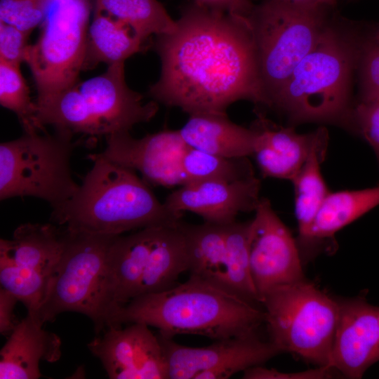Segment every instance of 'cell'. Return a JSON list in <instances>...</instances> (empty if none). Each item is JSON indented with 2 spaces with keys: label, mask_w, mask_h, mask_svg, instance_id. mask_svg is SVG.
Returning a JSON list of instances; mask_svg holds the SVG:
<instances>
[{
  "label": "cell",
  "mask_w": 379,
  "mask_h": 379,
  "mask_svg": "<svg viewBox=\"0 0 379 379\" xmlns=\"http://www.w3.org/2000/svg\"><path fill=\"white\" fill-rule=\"evenodd\" d=\"M176 23L157 36L161 74L149 89L156 101L189 115L227 114L240 100L270 107L248 18L194 3Z\"/></svg>",
  "instance_id": "6da1fadb"
},
{
  "label": "cell",
  "mask_w": 379,
  "mask_h": 379,
  "mask_svg": "<svg viewBox=\"0 0 379 379\" xmlns=\"http://www.w3.org/2000/svg\"><path fill=\"white\" fill-rule=\"evenodd\" d=\"M321 3L326 6H332L335 5L338 0H320Z\"/></svg>",
  "instance_id": "f35d334b"
},
{
  "label": "cell",
  "mask_w": 379,
  "mask_h": 379,
  "mask_svg": "<svg viewBox=\"0 0 379 379\" xmlns=\"http://www.w3.org/2000/svg\"><path fill=\"white\" fill-rule=\"evenodd\" d=\"M360 60L361 98L379 97V41L363 46Z\"/></svg>",
  "instance_id": "d6a6232c"
},
{
  "label": "cell",
  "mask_w": 379,
  "mask_h": 379,
  "mask_svg": "<svg viewBox=\"0 0 379 379\" xmlns=\"http://www.w3.org/2000/svg\"><path fill=\"white\" fill-rule=\"evenodd\" d=\"M328 140L326 134L317 142L302 168L291 180L294 188L298 243L305 237L319 209L330 192L321 171Z\"/></svg>",
  "instance_id": "cb8c5ba5"
},
{
  "label": "cell",
  "mask_w": 379,
  "mask_h": 379,
  "mask_svg": "<svg viewBox=\"0 0 379 379\" xmlns=\"http://www.w3.org/2000/svg\"><path fill=\"white\" fill-rule=\"evenodd\" d=\"M157 335L168 363V379H227L282 353L271 340H262L257 331L198 347Z\"/></svg>",
  "instance_id": "8fae6325"
},
{
  "label": "cell",
  "mask_w": 379,
  "mask_h": 379,
  "mask_svg": "<svg viewBox=\"0 0 379 379\" xmlns=\"http://www.w3.org/2000/svg\"><path fill=\"white\" fill-rule=\"evenodd\" d=\"M327 7L265 0L255 6L248 15L260 77L270 107L273 96L317 43L328 24Z\"/></svg>",
  "instance_id": "9c48e42d"
},
{
  "label": "cell",
  "mask_w": 379,
  "mask_h": 379,
  "mask_svg": "<svg viewBox=\"0 0 379 379\" xmlns=\"http://www.w3.org/2000/svg\"><path fill=\"white\" fill-rule=\"evenodd\" d=\"M46 0H0V22L27 34L43 22Z\"/></svg>",
  "instance_id": "4dcf8cb0"
},
{
  "label": "cell",
  "mask_w": 379,
  "mask_h": 379,
  "mask_svg": "<svg viewBox=\"0 0 379 379\" xmlns=\"http://www.w3.org/2000/svg\"><path fill=\"white\" fill-rule=\"evenodd\" d=\"M251 220V272L260 303L270 290L305 279L297 242L266 198H260Z\"/></svg>",
  "instance_id": "4fadbf2b"
},
{
  "label": "cell",
  "mask_w": 379,
  "mask_h": 379,
  "mask_svg": "<svg viewBox=\"0 0 379 379\" xmlns=\"http://www.w3.org/2000/svg\"><path fill=\"white\" fill-rule=\"evenodd\" d=\"M132 322L154 326L166 338L188 334L215 340L256 332L265 323V312L226 288L190 276L117 308L107 327Z\"/></svg>",
  "instance_id": "7a4b0ae2"
},
{
  "label": "cell",
  "mask_w": 379,
  "mask_h": 379,
  "mask_svg": "<svg viewBox=\"0 0 379 379\" xmlns=\"http://www.w3.org/2000/svg\"><path fill=\"white\" fill-rule=\"evenodd\" d=\"M251 128L255 133L253 155L264 178L291 180L307 159L312 148L328 132L319 128L309 133H298L268 119L261 112Z\"/></svg>",
  "instance_id": "ac0fdd59"
},
{
  "label": "cell",
  "mask_w": 379,
  "mask_h": 379,
  "mask_svg": "<svg viewBox=\"0 0 379 379\" xmlns=\"http://www.w3.org/2000/svg\"><path fill=\"white\" fill-rule=\"evenodd\" d=\"M72 135L58 129L53 135L25 133L1 143L0 199L33 197L53 208L69 200L79 187L70 167Z\"/></svg>",
  "instance_id": "ba28073f"
},
{
  "label": "cell",
  "mask_w": 379,
  "mask_h": 379,
  "mask_svg": "<svg viewBox=\"0 0 379 379\" xmlns=\"http://www.w3.org/2000/svg\"><path fill=\"white\" fill-rule=\"evenodd\" d=\"M261 305L270 340L317 366H329L339 318L338 298L306 279L267 291Z\"/></svg>",
  "instance_id": "52a82bcc"
},
{
  "label": "cell",
  "mask_w": 379,
  "mask_h": 379,
  "mask_svg": "<svg viewBox=\"0 0 379 379\" xmlns=\"http://www.w3.org/2000/svg\"><path fill=\"white\" fill-rule=\"evenodd\" d=\"M50 278L42 273L0 259L1 287L13 294L34 313L46 296Z\"/></svg>",
  "instance_id": "f546056e"
},
{
  "label": "cell",
  "mask_w": 379,
  "mask_h": 379,
  "mask_svg": "<svg viewBox=\"0 0 379 379\" xmlns=\"http://www.w3.org/2000/svg\"><path fill=\"white\" fill-rule=\"evenodd\" d=\"M339 318L329 366L347 378H361L379 361V307L363 298H338Z\"/></svg>",
  "instance_id": "2e32d148"
},
{
  "label": "cell",
  "mask_w": 379,
  "mask_h": 379,
  "mask_svg": "<svg viewBox=\"0 0 379 379\" xmlns=\"http://www.w3.org/2000/svg\"><path fill=\"white\" fill-rule=\"evenodd\" d=\"M142 43L130 27L96 10L88 28L84 65L100 62L109 65L124 62L140 51Z\"/></svg>",
  "instance_id": "d4e9b609"
},
{
  "label": "cell",
  "mask_w": 379,
  "mask_h": 379,
  "mask_svg": "<svg viewBox=\"0 0 379 379\" xmlns=\"http://www.w3.org/2000/svg\"><path fill=\"white\" fill-rule=\"evenodd\" d=\"M227 280L230 291L255 305H261L251 272L249 236L251 220L225 225Z\"/></svg>",
  "instance_id": "4316f807"
},
{
  "label": "cell",
  "mask_w": 379,
  "mask_h": 379,
  "mask_svg": "<svg viewBox=\"0 0 379 379\" xmlns=\"http://www.w3.org/2000/svg\"><path fill=\"white\" fill-rule=\"evenodd\" d=\"M0 104L17 115L25 133L41 131L36 119V104L31 100L20 65L2 60H0Z\"/></svg>",
  "instance_id": "f1b7e54d"
},
{
  "label": "cell",
  "mask_w": 379,
  "mask_h": 379,
  "mask_svg": "<svg viewBox=\"0 0 379 379\" xmlns=\"http://www.w3.org/2000/svg\"><path fill=\"white\" fill-rule=\"evenodd\" d=\"M61 357V340L43 328V324L27 313L20 321L0 352L1 379H38L41 361L53 363Z\"/></svg>",
  "instance_id": "d6986e66"
},
{
  "label": "cell",
  "mask_w": 379,
  "mask_h": 379,
  "mask_svg": "<svg viewBox=\"0 0 379 379\" xmlns=\"http://www.w3.org/2000/svg\"><path fill=\"white\" fill-rule=\"evenodd\" d=\"M189 182L203 180L236 181L255 176L248 157L228 158L189 147L182 159Z\"/></svg>",
  "instance_id": "83f0119b"
},
{
  "label": "cell",
  "mask_w": 379,
  "mask_h": 379,
  "mask_svg": "<svg viewBox=\"0 0 379 379\" xmlns=\"http://www.w3.org/2000/svg\"><path fill=\"white\" fill-rule=\"evenodd\" d=\"M334 370L328 366H317L306 371L284 372L258 365L243 371L244 379H325L332 378Z\"/></svg>",
  "instance_id": "e575fe53"
},
{
  "label": "cell",
  "mask_w": 379,
  "mask_h": 379,
  "mask_svg": "<svg viewBox=\"0 0 379 379\" xmlns=\"http://www.w3.org/2000/svg\"><path fill=\"white\" fill-rule=\"evenodd\" d=\"M180 227L185 238L190 276L229 289L225 225L181 221Z\"/></svg>",
  "instance_id": "603a6c76"
},
{
  "label": "cell",
  "mask_w": 379,
  "mask_h": 379,
  "mask_svg": "<svg viewBox=\"0 0 379 379\" xmlns=\"http://www.w3.org/2000/svg\"><path fill=\"white\" fill-rule=\"evenodd\" d=\"M106 147L100 152L107 158L135 171L153 185L173 187L189 182L182 168V159L190 147L179 130H164L142 138L129 131L105 137Z\"/></svg>",
  "instance_id": "9a60e30c"
},
{
  "label": "cell",
  "mask_w": 379,
  "mask_h": 379,
  "mask_svg": "<svg viewBox=\"0 0 379 379\" xmlns=\"http://www.w3.org/2000/svg\"><path fill=\"white\" fill-rule=\"evenodd\" d=\"M29 34L0 22V60L20 65L25 61Z\"/></svg>",
  "instance_id": "836d02e7"
},
{
  "label": "cell",
  "mask_w": 379,
  "mask_h": 379,
  "mask_svg": "<svg viewBox=\"0 0 379 379\" xmlns=\"http://www.w3.org/2000/svg\"><path fill=\"white\" fill-rule=\"evenodd\" d=\"M361 49L352 37L327 24L273 96L271 107L295 123L350 122L351 79Z\"/></svg>",
  "instance_id": "277c9868"
},
{
  "label": "cell",
  "mask_w": 379,
  "mask_h": 379,
  "mask_svg": "<svg viewBox=\"0 0 379 379\" xmlns=\"http://www.w3.org/2000/svg\"><path fill=\"white\" fill-rule=\"evenodd\" d=\"M88 17V0H46L41 34L25 58L36 86V102L76 86L86 56Z\"/></svg>",
  "instance_id": "30bf717a"
},
{
  "label": "cell",
  "mask_w": 379,
  "mask_h": 379,
  "mask_svg": "<svg viewBox=\"0 0 379 379\" xmlns=\"http://www.w3.org/2000/svg\"><path fill=\"white\" fill-rule=\"evenodd\" d=\"M200 6L247 18L255 5L251 0H194Z\"/></svg>",
  "instance_id": "d590c367"
},
{
  "label": "cell",
  "mask_w": 379,
  "mask_h": 379,
  "mask_svg": "<svg viewBox=\"0 0 379 379\" xmlns=\"http://www.w3.org/2000/svg\"><path fill=\"white\" fill-rule=\"evenodd\" d=\"M77 192L53 208L51 220L72 232L118 236L147 227L176 225L183 213L161 203L136 171L101 153Z\"/></svg>",
  "instance_id": "3957f363"
},
{
  "label": "cell",
  "mask_w": 379,
  "mask_h": 379,
  "mask_svg": "<svg viewBox=\"0 0 379 379\" xmlns=\"http://www.w3.org/2000/svg\"><path fill=\"white\" fill-rule=\"evenodd\" d=\"M350 122L372 147L379 164V97L361 98L352 109Z\"/></svg>",
  "instance_id": "1f68e13d"
},
{
  "label": "cell",
  "mask_w": 379,
  "mask_h": 379,
  "mask_svg": "<svg viewBox=\"0 0 379 379\" xmlns=\"http://www.w3.org/2000/svg\"><path fill=\"white\" fill-rule=\"evenodd\" d=\"M124 67V62L109 65L103 74L77 86L86 135L106 137L129 131L156 115L157 102H145L140 93L127 86Z\"/></svg>",
  "instance_id": "7c38bea8"
},
{
  "label": "cell",
  "mask_w": 379,
  "mask_h": 379,
  "mask_svg": "<svg viewBox=\"0 0 379 379\" xmlns=\"http://www.w3.org/2000/svg\"><path fill=\"white\" fill-rule=\"evenodd\" d=\"M65 246L63 228L53 223H25L11 239H1L0 259L38 271L48 277L55 270Z\"/></svg>",
  "instance_id": "7402d4cb"
},
{
  "label": "cell",
  "mask_w": 379,
  "mask_h": 379,
  "mask_svg": "<svg viewBox=\"0 0 379 379\" xmlns=\"http://www.w3.org/2000/svg\"><path fill=\"white\" fill-rule=\"evenodd\" d=\"M18 302V298L11 293L1 287L0 288V333L9 335L17 324L13 311Z\"/></svg>",
  "instance_id": "8d00e7d4"
},
{
  "label": "cell",
  "mask_w": 379,
  "mask_h": 379,
  "mask_svg": "<svg viewBox=\"0 0 379 379\" xmlns=\"http://www.w3.org/2000/svg\"><path fill=\"white\" fill-rule=\"evenodd\" d=\"M97 9L128 27L143 41L152 34L173 32V20L157 0H95Z\"/></svg>",
  "instance_id": "484cf974"
},
{
  "label": "cell",
  "mask_w": 379,
  "mask_h": 379,
  "mask_svg": "<svg viewBox=\"0 0 379 379\" xmlns=\"http://www.w3.org/2000/svg\"><path fill=\"white\" fill-rule=\"evenodd\" d=\"M281 1L303 7H321L326 6L320 0H280Z\"/></svg>",
  "instance_id": "74e56055"
},
{
  "label": "cell",
  "mask_w": 379,
  "mask_h": 379,
  "mask_svg": "<svg viewBox=\"0 0 379 379\" xmlns=\"http://www.w3.org/2000/svg\"><path fill=\"white\" fill-rule=\"evenodd\" d=\"M181 221L114 237L107 255L108 321L117 308L138 297L173 286L180 274L187 272Z\"/></svg>",
  "instance_id": "5b68a950"
},
{
  "label": "cell",
  "mask_w": 379,
  "mask_h": 379,
  "mask_svg": "<svg viewBox=\"0 0 379 379\" xmlns=\"http://www.w3.org/2000/svg\"><path fill=\"white\" fill-rule=\"evenodd\" d=\"M65 246L46 296L34 316L43 325L65 312L88 317L97 335L107 326L110 306L107 255L114 237L72 232L64 227Z\"/></svg>",
  "instance_id": "8992f818"
},
{
  "label": "cell",
  "mask_w": 379,
  "mask_h": 379,
  "mask_svg": "<svg viewBox=\"0 0 379 379\" xmlns=\"http://www.w3.org/2000/svg\"><path fill=\"white\" fill-rule=\"evenodd\" d=\"M260 187L255 176L231 182H190L171 193L164 203L175 213L190 211L206 222L225 225L236 221L241 213L255 211Z\"/></svg>",
  "instance_id": "e0dca14e"
},
{
  "label": "cell",
  "mask_w": 379,
  "mask_h": 379,
  "mask_svg": "<svg viewBox=\"0 0 379 379\" xmlns=\"http://www.w3.org/2000/svg\"><path fill=\"white\" fill-rule=\"evenodd\" d=\"M373 39L377 40V41H379V28L377 30V32H375V34Z\"/></svg>",
  "instance_id": "ab89813d"
},
{
  "label": "cell",
  "mask_w": 379,
  "mask_h": 379,
  "mask_svg": "<svg viewBox=\"0 0 379 379\" xmlns=\"http://www.w3.org/2000/svg\"><path fill=\"white\" fill-rule=\"evenodd\" d=\"M179 131L188 146L215 155L248 157L254 151V130L232 122L227 114H190Z\"/></svg>",
  "instance_id": "ffe728a7"
},
{
  "label": "cell",
  "mask_w": 379,
  "mask_h": 379,
  "mask_svg": "<svg viewBox=\"0 0 379 379\" xmlns=\"http://www.w3.org/2000/svg\"><path fill=\"white\" fill-rule=\"evenodd\" d=\"M379 205V186L329 192L305 237L298 244L302 256L313 255L319 244Z\"/></svg>",
  "instance_id": "44dd1931"
},
{
  "label": "cell",
  "mask_w": 379,
  "mask_h": 379,
  "mask_svg": "<svg viewBox=\"0 0 379 379\" xmlns=\"http://www.w3.org/2000/svg\"><path fill=\"white\" fill-rule=\"evenodd\" d=\"M125 328L109 326L88 345L111 379H168V368L157 335L143 322Z\"/></svg>",
  "instance_id": "5bb4252c"
}]
</instances>
